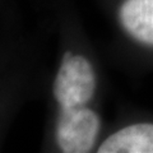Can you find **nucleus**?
Segmentation results:
<instances>
[{
    "label": "nucleus",
    "instance_id": "1",
    "mask_svg": "<svg viewBox=\"0 0 153 153\" xmlns=\"http://www.w3.org/2000/svg\"><path fill=\"white\" fill-rule=\"evenodd\" d=\"M96 78L89 61L80 55L65 52L54 84V94L60 106H84L92 98Z\"/></svg>",
    "mask_w": 153,
    "mask_h": 153
},
{
    "label": "nucleus",
    "instance_id": "2",
    "mask_svg": "<svg viewBox=\"0 0 153 153\" xmlns=\"http://www.w3.org/2000/svg\"><path fill=\"white\" fill-rule=\"evenodd\" d=\"M100 129V119L84 106L61 107L56 126V140L63 152L84 153L93 147Z\"/></svg>",
    "mask_w": 153,
    "mask_h": 153
},
{
    "label": "nucleus",
    "instance_id": "3",
    "mask_svg": "<svg viewBox=\"0 0 153 153\" xmlns=\"http://www.w3.org/2000/svg\"><path fill=\"white\" fill-rule=\"evenodd\" d=\"M100 153H153V125L137 124L108 137L98 148Z\"/></svg>",
    "mask_w": 153,
    "mask_h": 153
},
{
    "label": "nucleus",
    "instance_id": "4",
    "mask_svg": "<svg viewBox=\"0 0 153 153\" xmlns=\"http://www.w3.org/2000/svg\"><path fill=\"white\" fill-rule=\"evenodd\" d=\"M119 18L129 35L143 44L153 45V0H125Z\"/></svg>",
    "mask_w": 153,
    "mask_h": 153
}]
</instances>
